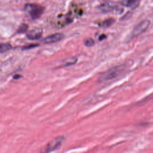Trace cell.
Listing matches in <instances>:
<instances>
[{"instance_id": "1", "label": "cell", "mask_w": 153, "mask_h": 153, "mask_svg": "<svg viewBox=\"0 0 153 153\" xmlns=\"http://www.w3.org/2000/svg\"><path fill=\"white\" fill-rule=\"evenodd\" d=\"M124 66H114L105 72H104L99 78V81L100 82L106 81L109 80L113 79L117 77L123 71Z\"/></svg>"}, {"instance_id": "2", "label": "cell", "mask_w": 153, "mask_h": 153, "mask_svg": "<svg viewBox=\"0 0 153 153\" xmlns=\"http://www.w3.org/2000/svg\"><path fill=\"white\" fill-rule=\"evenodd\" d=\"M65 137L62 136H58L50 141L44 148L42 149L40 153H51L59 149L62 145Z\"/></svg>"}, {"instance_id": "3", "label": "cell", "mask_w": 153, "mask_h": 153, "mask_svg": "<svg viewBox=\"0 0 153 153\" xmlns=\"http://www.w3.org/2000/svg\"><path fill=\"white\" fill-rule=\"evenodd\" d=\"M25 9L32 19L39 18L44 10V8L42 6L35 4H27L25 7Z\"/></svg>"}, {"instance_id": "4", "label": "cell", "mask_w": 153, "mask_h": 153, "mask_svg": "<svg viewBox=\"0 0 153 153\" xmlns=\"http://www.w3.org/2000/svg\"><path fill=\"white\" fill-rule=\"evenodd\" d=\"M150 25V21L149 20H144L139 23L133 29L131 32V35L133 37L137 36L146 30Z\"/></svg>"}, {"instance_id": "5", "label": "cell", "mask_w": 153, "mask_h": 153, "mask_svg": "<svg viewBox=\"0 0 153 153\" xmlns=\"http://www.w3.org/2000/svg\"><path fill=\"white\" fill-rule=\"evenodd\" d=\"M64 38V35L61 33H56L45 37L43 40L42 42L44 44H53L55 42H57Z\"/></svg>"}, {"instance_id": "6", "label": "cell", "mask_w": 153, "mask_h": 153, "mask_svg": "<svg viewBox=\"0 0 153 153\" xmlns=\"http://www.w3.org/2000/svg\"><path fill=\"white\" fill-rule=\"evenodd\" d=\"M42 29L41 28H34L29 30L27 33V37L28 39L31 40L38 39L42 36Z\"/></svg>"}, {"instance_id": "7", "label": "cell", "mask_w": 153, "mask_h": 153, "mask_svg": "<svg viewBox=\"0 0 153 153\" xmlns=\"http://www.w3.org/2000/svg\"><path fill=\"white\" fill-rule=\"evenodd\" d=\"M119 4L122 6L134 9L139 6L140 1L136 0H124L120 1Z\"/></svg>"}, {"instance_id": "8", "label": "cell", "mask_w": 153, "mask_h": 153, "mask_svg": "<svg viewBox=\"0 0 153 153\" xmlns=\"http://www.w3.org/2000/svg\"><path fill=\"white\" fill-rule=\"evenodd\" d=\"M113 7L109 2H104L99 5V9L103 13H107L113 10Z\"/></svg>"}, {"instance_id": "9", "label": "cell", "mask_w": 153, "mask_h": 153, "mask_svg": "<svg viewBox=\"0 0 153 153\" xmlns=\"http://www.w3.org/2000/svg\"><path fill=\"white\" fill-rule=\"evenodd\" d=\"M76 61H77V59L76 57H72L64 60L62 62V64L63 66H69L76 63Z\"/></svg>"}, {"instance_id": "10", "label": "cell", "mask_w": 153, "mask_h": 153, "mask_svg": "<svg viewBox=\"0 0 153 153\" xmlns=\"http://www.w3.org/2000/svg\"><path fill=\"white\" fill-rule=\"evenodd\" d=\"M12 48V45L9 43L0 44V53H5Z\"/></svg>"}, {"instance_id": "11", "label": "cell", "mask_w": 153, "mask_h": 153, "mask_svg": "<svg viewBox=\"0 0 153 153\" xmlns=\"http://www.w3.org/2000/svg\"><path fill=\"white\" fill-rule=\"evenodd\" d=\"M114 22H115V20L114 19H112V18L108 19H106V20H105L103 22L102 26L103 27H108L111 26Z\"/></svg>"}, {"instance_id": "12", "label": "cell", "mask_w": 153, "mask_h": 153, "mask_svg": "<svg viewBox=\"0 0 153 153\" xmlns=\"http://www.w3.org/2000/svg\"><path fill=\"white\" fill-rule=\"evenodd\" d=\"M84 44L87 47H91L94 44V41L92 38H87L84 41Z\"/></svg>"}, {"instance_id": "13", "label": "cell", "mask_w": 153, "mask_h": 153, "mask_svg": "<svg viewBox=\"0 0 153 153\" xmlns=\"http://www.w3.org/2000/svg\"><path fill=\"white\" fill-rule=\"evenodd\" d=\"M28 28V26L26 25V24H25V23H23L22 24L19 29H18V30H17V32L18 33H23V32H25L27 29Z\"/></svg>"}, {"instance_id": "14", "label": "cell", "mask_w": 153, "mask_h": 153, "mask_svg": "<svg viewBox=\"0 0 153 153\" xmlns=\"http://www.w3.org/2000/svg\"><path fill=\"white\" fill-rule=\"evenodd\" d=\"M38 44H29L28 45H26L25 47H24V49H29V48H32L33 47H35L36 46H38Z\"/></svg>"}]
</instances>
